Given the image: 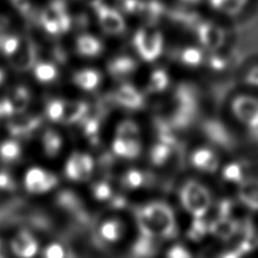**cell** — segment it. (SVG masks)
Returning <instances> with one entry per match:
<instances>
[{
  "label": "cell",
  "mask_w": 258,
  "mask_h": 258,
  "mask_svg": "<svg viewBox=\"0 0 258 258\" xmlns=\"http://www.w3.org/2000/svg\"><path fill=\"white\" fill-rule=\"evenodd\" d=\"M114 154L125 159H135L141 153V143L138 140H126L116 136L112 143Z\"/></svg>",
  "instance_id": "obj_16"
},
{
  "label": "cell",
  "mask_w": 258,
  "mask_h": 258,
  "mask_svg": "<svg viewBox=\"0 0 258 258\" xmlns=\"http://www.w3.org/2000/svg\"><path fill=\"white\" fill-rule=\"evenodd\" d=\"M83 128L86 135L94 136L99 132V120H96L94 118H90L83 122Z\"/></svg>",
  "instance_id": "obj_42"
},
{
  "label": "cell",
  "mask_w": 258,
  "mask_h": 258,
  "mask_svg": "<svg viewBox=\"0 0 258 258\" xmlns=\"http://www.w3.org/2000/svg\"><path fill=\"white\" fill-rule=\"evenodd\" d=\"M43 255L48 258H62L66 256V252H64L63 247L59 243H52V245H49L43 252Z\"/></svg>",
  "instance_id": "obj_41"
},
{
  "label": "cell",
  "mask_w": 258,
  "mask_h": 258,
  "mask_svg": "<svg viewBox=\"0 0 258 258\" xmlns=\"http://www.w3.org/2000/svg\"><path fill=\"white\" fill-rule=\"evenodd\" d=\"M123 227L118 220H107L101 224L100 234L105 241L116 242L121 238Z\"/></svg>",
  "instance_id": "obj_21"
},
{
  "label": "cell",
  "mask_w": 258,
  "mask_h": 258,
  "mask_svg": "<svg viewBox=\"0 0 258 258\" xmlns=\"http://www.w3.org/2000/svg\"><path fill=\"white\" fill-rule=\"evenodd\" d=\"M63 105H64V101H61V100L51 101L47 107V114L49 119H51L52 121H60L62 111H63Z\"/></svg>",
  "instance_id": "obj_38"
},
{
  "label": "cell",
  "mask_w": 258,
  "mask_h": 258,
  "mask_svg": "<svg viewBox=\"0 0 258 258\" xmlns=\"http://www.w3.org/2000/svg\"><path fill=\"white\" fill-rule=\"evenodd\" d=\"M153 238L143 236L136 242L135 247H134V251H135V255L137 256H151L154 254V246H153Z\"/></svg>",
  "instance_id": "obj_36"
},
{
  "label": "cell",
  "mask_w": 258,
  "mask_h": 258,
  "mask_svg": "<svg viewBox=\"0 0 258 258\" xmlns=\"http://www.w3.org/2000/svg\"><path fill=\"white\" fill-rule=\"evenodd\" d=\"M137 67L136 62L134 59L129 57H119L113 59V60L109 63V72L114 78H125L131 75Z\"/></svg>",
  "instance_id": "obj_17"
},
{
  "label": "cell",
  "mask_w": 258,
  "mask_h": 258,
  "mask_svg": "<svg viewBox=\"0 0 258 258\" xmlns=\"http://www.w3.org/2000/svg\"><path fill=\"white\" fill-rule=\"evenodd\" d=\"M4 80H5V73L0 69V84L4 82Z\"/></svg>",
  "instance_id": "obj_49"
},
{
  "label": "cell",
  "mask_w": 258,
  "mask_h": 258,
  "mask_svg": "<svg viewBox=\"0 0 258 258\" xmlns=\"http://www.w3.org/2000/svg\"><path fill=\"white\" fill-rule=\"evenodd\" d=\"M197 35L202 44L209 50H218L224 43V31L213 23L198 24Z\"/></svg>",
  "instance_id": "obj_8"
},
{
  "label": "cell",
  "mask_w": 258,
  "mask_h": 258,
  "mask_svg": "<svg viewBox=\"0 0 258 258\" xmlns=\"http://www.w3.org/2000/svg\"><path fill=\"white\" fill-rule=\"evenodd\" d=\"M9 60L14 68L18 71H29L33 67L35 61V50L30 41H21V44L16 52L9 57Z\"/></svg>",
  "instance_id": "obj_10"
},
{
  "label": "cell",
  "mask_w": 258,
  "mask_h": 258,
  "mask_svg": "<svg viewBox=\"0 0 258 258\" xmlns=\"http://www.w3.org/2000/svg\"><path fill=\"white\" fill-rule=\"evenodd\" d=\"M191 163L196 169L205 172H215L219 168L218 156L209 149H200L194 152Z\"/></svg>",
  "instance_id": "obj_13"
},
{
  "label": "cell",
  "mask_w": 258,
  "mask_h": 258,
  "mask_svg": "<svg viewBox=\"0 0 258 258\" xmlns=\"http://www.w3.org/2000/svg\"><path fill=\"white\" fill-rule=\"evenodd\" d=\"M86 2H89L90 4H93V5H99L100 0H86Z\"/></svg>",
  "instance_id": "obj_50"
},
{
  "label": "cell",
  "mask_w": 258,
  "mask_h": 258,
  "mask_svg": "<svg viewBox=\"0 0 258 258\" xmlns=\"http://www.w3.org/2000/svg\"><path fill=\"white\" fill-rule=\"evenodd\" d=\"M206 131H207V134L210 135V137L213 138L214 142L220 143L221 145H225V146L229 145L230 143L229 135L225 133V129L222 126L218 125V123L212 122L207 126Z\"/></svg>",
  "instance_id": "obj_34"
},
{
  "label": "cell",
  "mask_w": 258,
  "mask_h": 258,
  "mask_svg": "<svg viewBox=\"0 0 258 258\" xmlns=\"http://www.w3.org/2000/svg\"><path fill=\"white\" fill-rule=\"evenodd\" d=\"M14 111L11 103H9L8 99H5L0 101V118L8 117V116H14Z\"/></svg>",
  "instance_id": "obj_44"
},
{
  "label": "cell",
  "mask_w": 258,
  "mask_h": 258,
  "mask_svg": "<svg viewBox=\"0 0 258 258\" xmlns=\"http://www.w3.org/2000/svg\"><path fill=\"white\" fill-rule=\"evenodd\" d=\"M171 155V146L164 142H160L151 151V161L155 165H162L170 159Z\"/></svg>",
  "instance_id": "obj_27"
},
{
  "label": "cell",
  "mask_w": 258,
  "mask_h": 258,
  "mask_svg": "<svg viewBox=\"0 0 258 258\" xmlns=\"http://www.w3.org/2000/svg\"><path fill=\"white\" fill-rule=\"evenodd\" d=\"M57 68L50 62H40L34 67V75L39 82H51L57 77Z\"/></svg>",
  "instance_id": "obj_26"
},
{
  "label": "cell",
  "mask_w": 258,
  "mask_h": 258,
  "mask_svg": "<svg viewBox=\"0 0 258 258\" xmlns=\"http://www.w3.org/2000/svg\"><path fill=\"white\" fill-rule=\"evenodd\" d=\"M232 110L241 122L252 129H258V100L250 96H238L232 103Z\"/></svg>",
  "instance_id": "obj_6"
},
{
  "label": "cell",
  "mask_w": 258,
  "mask_h": 258,
  "mask_svg": "<svg viewBox=\"0 0 258 258\" xmlns=\"http://www.w3.org/2000/svg\"><path fill=\"white\" fill-rule=\"evenodd\" d=\"M181 61L190 67H196L203 61V53L200 49L189 47L182 50L181 52Z\"/></svg>",
  "instance_id": "obj_33"
},
{
  "label": "cell",
  "mask_w": 258,
  "mask_h": 258,
  "mask_svg": "<svg viewBox=\"0 0 258 258\" xmlns=\"http://www.w3.org/2000/svg\"><path fill=\"white\" fill-rule=\"evenodd\" d=\"M12 249L14 254L20 257H33L39 249L35 239L27 231L18 232L12 241Z\"/></svg>",
  "instance_id": "obj_12"
},
{
  "label": "cell",
  "mask_w": 258,
  "mask_h": 258,
  "mask_svg": "<svg viewBox=\"0 0 258 258\" xmlns=\"http://www.w3.org/2000/svg\"><path fill=\"white\" fill-rule=\"evenodd\" d=\"M167 256L171 258H188L191 255L189 254V251L186 250L185 247L177 245V246H173L171 249L168 251Z\"/></svg>",
  "instance_id": "obj_43"
},
{
  "label": "cell",
  "mask_w": 258,
  "mask_h": 258,
  "mask_svg": "<svg viewBox=\"0 0 258 258\" xmlns=\"http://www.w3.org/2000/svg\"><path fill=\"white\" fill-rule=\"evenodd\" d=\"M248 0H210L211 6L221 13L236 15L245 7Z\"/></svg>",
  "instance_id": "obj_25"
},
{
  "label": "cell",
  "mask_w": 258,
  "mask_h": 258,
  "mask_svg": "<svg viewBox=\"0 0 258 258\" xmlns=\"http://www.w3.org/2000/svg\"><path fill=\"white\" fill-rule=\"evenodd\" d=\"M207 231H209V228H207L206 223L202 220V218H195L189 229V232H188V237L192 241H201L205 237Z\"/></svg>",
  "instance_id": "obj_35"
},
{
  "label": "cell",
  "mask_w": 258,
  "mask_h": 258,
  "mask_svg": "<svg viewBox=\"0 0 258 258\" xmlns=\"http://www.w3.org/2000/svg\"><path fill=\"white\" fill-rule=\"evenodd\" d=\"M14 182L8 173L0 172V189H13Z\"/></svg>",
  "instance_id": "obj_45"
},
{
  "label": "cell",
  "mask_w": 258,
  "mask_h": 258,
  "mask_svg": "<svg viewBox=\"0 0 258 258\" xmlns=\"http://www.w3.org/2000/svg\"><path fill=\"white\" fill-rule=\"evenodd\" d=\"M246 82L249 85L258 86V67H254L250 69L249 73H248L246 76Z\"/></svg>",
  "instance_id": "obj_46"
},
{
  "label": "cell",
  "mask_w": 258,
  "mask_h": 258,
  "mask_svg": "<svg viewBox=\"0 0 258 258\" xmlns=\"http://www.w3.org/2000/svg\"><path fill=\"white\" fill-rule=\"evenodd\" d=\"M40 122V117L30 116V114H24L23 112L16 113L15 117L8 123V131L15 136H23L34 132L39 127Z\"/></svg>",
  "instance_id": "obj_11"
},
{
  "label": "cell",
  "mask_w": 258,
  "mask_h": 258,
  "mask_svg": "<svg viewBox=\"0 0 258 258\" xmlns=\"http://www.w3.org/2000/svg\"><path fill=\"white\" fill-rule=\"evenodd\" d=\"M240 200L252 210H258V180L247 181L240 190Z\"/></svg>",
  "instance_id": "obj_24"
},
{
  "label": "cell",
  "mask_w": 258,
  "mask_h": 258,
  "mask_svg": "<svg viewBox=\"0 0 258 258\" xmlns=\"http://www.w3.org/2000/svg\"><path fill=\"white\" fill-rule=\"evenodd\" d=\"M62 147V138L56 131L48 129L43 135V149L49 158L58 155Z\"/></svg>",
  "instance_id": "obj_22"
},
{
  "label": "cell",
  "mask_w": 258,
  "mask_h": 258,
  "mask_svg": "<svg viewBox=\"0 0 258 258\" xmlns=\"http://www.w3.org/2000/svg\"><path fill=\"white\" fill-rule=\"evenodd\" d=\"M181 203L195 218H203L211 206V194L196 181H188L181 189Z\"/></svg>",
  "instance_id": "obj_2"
},
{
  "label": "cell",
  "mask_w": 258,
  "mask_h": 258,
  "mask_svg": "<svg viewBox=\"0 0 258 258\" xmlns=\"http://www.w3.org/2000/svg\"><path fill=\"white\" fill-rule=\"evenodd\" d=\"M21 155V146L16 141H5L0 144V158L4 161H15Z\"/></svg>",
  "instance_id": "obj_29"
},
{
  "label": "cell",
  "mask_w": 258,
  "mask_h": 258,
  "mask_svg": "<svg viewBox=\"0 0 258 258\" xmlns=\"http://www.w3.org/2000/svg\"><path fill=\"white\" fill-rule=\"evenodd\" d=\"M144 183V176L136 169H131L122 177V186L127 189H137Z\"/></svg>",
  "instance_id": "obj_31"
},
{
  "label": "cell",
  "mask_w": 258,
  "mask_h": 258,
  "mask_svg": "<svg viewBox=\"0 0 258 258\" xmlns=\"http://www.w3.org/2000/svg\"><path fill=\"white\" fill-rule=\"evenodd\" d=\"M180 2L183 4H187V5H195V4L201 3L202 0H180Z\"/></svg>",
  "instance_id": "obj_48"
},
{
  "label": "cell",
  "mask_w": 258,
  "mask_h": 258,
  "mask_svg": "<svg viewBox=\"0 0 258 258\" xmlns=\"http://www.w3.org/2000/svg\"><path fill=\"white\" fill-rule=\"evenodd\" d=\"M117 136L126 140H138L140 136V129L134 121L125 120L122 121L117 128Z\"/></svg>",
  "instance_id": "obj_32"
},
{
  "label": "cell",
  "mask_w": 258,
  "mask_h": 258,
  "mask_svg": "<svg viewBox=\"0 0 258 258\" xmlns=\"http://www.w3.org/2000/svg\"><path fill=\"white\" fill-rule=\"evenodd\" d=\"M92 191H93V196L99 201H105L112 196V189L109 183L105 181H101L95 183L92 187Z\"/></svg>",
  "instance_id": "obj_39"
},
{
  "label": "cell",
  "mask_w": 258,
  "mask_h": 258,
  "mask_svg": "<svg viewBox=\"0 0 258 258\" xmlns=\"http://www.w3.org/2000/svg\"><path fill=\"white\" fill-rule=\"evenodd\" d=\"M137 222L143 236L150 238H172L177 233L173 212L163 203H151L137 211Z\"/></svg>",
  "instance_id": "obj_1"
},
{
  "label": "cell",
  "mask_w": 258,
  "mask_h": 258,
  "mask_svg": "<svg viewBox=\"0 0 258 258\" xmlns=\"http://www.w3.org/2000/svg\"><path fill=\"white\" fill-rule=\"evenodd\" d=\"M93 168L94 162L90 155L74 153L68 159L64 171H66L67 177L72 180L83 181L90 178Z\"/></svg>",
  "instance_id": "obj_7"
},
{
  "label": "cell",
  "mask_w": 258,
  "mask_h": 258,
  "mask_svg": "<svg viewBox=\"0 0 258 258\" xmlns=\"http://www.w3.org/2000/svg\"><path fill=\"white\" fill-rule=\"evenodd\" d=\"M75 84L84 91L95 90L101 82V75L94 69H83L74 76Z\"/></svg>",
  "instance_id": "obj_19"
},
{
  "label": "cell",
  "mask_w": 258,
  "mask_h": 258,
  "mask_svg": "<svg viewBox=\"0 0 258 258\" xmlns=\"http://www.w3.org/2000/svg\"><path fill=\"white\" fill-rule=\"evenodd\" d=\"M2 250H3V248H2V241H0V256H3Z\"/></svg>",
  "instance_id": "obj_51"
},
{
  "label": "cell",
  "mask_w": 258,
  "mask_h": 258,
  "mask_svg": "<svg viewBox=\"0 0 258 258\" xmlns=\"http://www.w3.org/2000/svg\"><path fill=\"white\" fill-rule=\"evenodd\" d=\"M134 45L142 59L145 61H154L162 53V34L158 31L140 30L134 38Z\"/></svg>",
  "instance_id": "obj_3"
},
{
  "label": "cell",
  "mask_w": 258,
  "mask_h": 258,
  "mask_svg": "<svg viewBox=\"0 0 258 258\" xmlns=\"http://www.w3.org/2000/svg\"><path fill=\"white\" fill-rule=\"evenodd\" d=\"M100 25L109 34H119L125 30V21L117 11L98 5Z\"/></svg>",
  "instance_id": "obj_9"
},
{
  "label": "cell",
  "mask_w": 258,
  "mask_h": 258,
  "mask_svg": "<svg viewBox=\"0 0 258 258\" xmlns=\"http://www.w3.org/2000/svg\"><path fill=\"white\" fill-rule=\"evenodd\" d=\"M163 13V5L156 2V0H152V2H147L144 4V8H143L141 15L149 23H155L161 16H162Z\"/></svg>",
  "instance_id": "obj_28"
},
{
  "label": "cell",
  "mask_w": 258,
  "mask_h": 258,
  "mask_svg": "<svg viewBox=\"0 0 258 258\" xmlns=\"http://www.w3.org/2000/svg\"><path fill=\"white\" fill-rule=\"evenodd\" d=\"M243 177L242 169L237 163H231L227 165L223 170V178L225 180L231 182H241Z\"/></svg>",
  "instance_id": "obj_37"
},
{
  "label": "cell",
  "mask_w": 258,
  "mask_h": 258,
  "mask_svg": "<svg viewBox=\"0 0 258 258\" xmlns=\"http://www.w3.org/2000/svg\"><path fill=\"white\" fill-rule=\"evenodd\" d=\"M9 103H11L14 113L24 112V110L29 107L30 103V93L25 87H17L14 90L13 93L9 98H7Z\"/></svg>",
  "instance_id": "obj_23"
},
{
  "label": "cell",
  "mask_w": 258,
  "mask_h": 258,
  "mask_svg": "<svg viewBox=\"0 0 258 258\" xmlns=\"http://www.w3.org/2000/svg\"><path fill=\"white\" fill-rule=\"evenodd\" d=\"M239 225L234 222L229 216H220L212 222L209 227V231L213 236L218 237L222 240H229L238 232Z\"/></svg>",
  "instance_id": "obj_15"
},
{
  "label": "cell",
  "mask_w": 258,
  "mask_h": 258,
  "mask_svg": "<svg viewBox=\"0 0 258 258\" xmlns=\"http://www.w3.org/2000/svg\"><path fill=\"white\" fill-rule=\"evenodd\" d=\"M169 85L168 74L162 69H156L151 75L149 89L152 92H162L167 89Z\"/></svg>",
  "instance_id": "obj_30"
},
{
  "label": "cell",
  "mask_w": 258,
  "mask_h": 258,
  "mask_svg": "<svg viewBox=\"0 0 258 258\" xmlns=\"http://www.w3.org/2000/svg\"><path fill=\"white\" fill-rule=\"evenodd\" d=\"M58 183V179L52 173L34 167L27 170L25 174V187L32 194H42L52 189Z\"/></svg>",
  "instance_id": "obj_5"
},
{
  "label": "cell",
  "mask_w": 258,
  "mask_h": 258,
  "mask_svg": "<svg viewBox=\"0 0 258 258\" xmlns=\"http://www.w3.org/2000/svg\"><path fill=\"white\" fill-rule=\"evenodd\" d=\"M210 64L213 69H223L225 66V61L223 58L213 56L210 59Z\"/></svg>",
  "instance_id": "obj_47"
},
{
  "label": "cell",
  "mask_w": 258,
  "mask_h": 258,
  "mask_svg": "<svg viewBox=\"0 0 258 258\" xmlns=\"http://www.w3.org/2000/svg\"><path fill=\"white\" fill-rule=\"evenodd\" d=\"M42 23L44 29L49 33L58 34L68 31L71 21L61 4L54 3L45 9L42 14Z\"/></svg>",
  "instance_id": "obj_4"
},
{
  "label": "cell",
  "mask_w": 258,
  "mask_h": 258,
  "mask_svg": "<svg viewBox=\"0 0 258 258\" xmlns=\"http://www.w3.org/2000/svg\"><path fill=\"white\" fill-rule=\"evenodd\" d=\"M77 50L83 56L95 57L102 51V43L94 36L89 34H83L77 39Z\"/></svg>",
  "instance_id": "obj_20"
},
{
  "label": "cell",
  "mask_w": 258,
  "mask_h": 258,
  "mask_svg": "<svg viewBox=\"0 0 258 258\" xmlns=\"http://www.w3.org/2000/svg\"><path fill=\"white\" fill-rule=\"evenodd\" d=\"M87 112V105L81 101H69L64 102L63 111L61 116V122L64 123H73L85 116Z\"/></svg>",
  "instance_id": "obj_18"
},
{
  "label": "cell",
  "mask_w": 258,
  "mask_h": 258,
  "mask_svg": "<svg viewBox=\"0 0 258 258\" xmlns=\"http://www.w3.org/2000/svg\"><path fill=\"white\" fill-rule=\"evenodd\" d=\"M114 99L122 107L128 109H140L143 105V96L135 87L125 84L117 90Z\"/></svg>",
  "instance_id": "obj_14"
},
{
  "label": "cell",
  "mask_w": 258,
  "mask_h": 258,
  "mask_svg": "<svg viewBox=\"0 0 258 258\" xmlns=\"http://www.w3.org/2000/svg\"><path fill=\"white\" fill-rule=\"evenodd\" d=\"M21 41L22 40L16 38V36H9V38L5 39L2 43V49H3L4 53L6 54V56L11 57L12 54L16 52L18 47H20Z\"/></svg>",
  "instance_id": "obj_40"
}]
</instances>
